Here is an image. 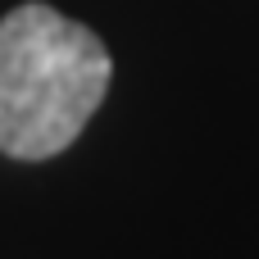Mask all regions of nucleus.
<instances>
[{
  "label": "nucleus",
  "instance_id": "obj_1",
  "mask_svg": "<svg viewBox=\"0 0 259 259\" xmlns=\"http://www.w3.org/2000/svg\"><path fill=\"white\" fill-rule=\"evenodd\" d=\"M114 77L105 41L59 14L27 0L0 18V155L41 164L64 155Z\"/></svg>",
  "mask_w": 259,
  "mask_h": 259
}]
</instances>
